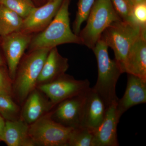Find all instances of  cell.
<instances>
[{"instance_id": "obj_1", "label": "cell", "mask_w": 146, "mask_h": 146, "mask_svg": "<svg viewBox=\"0 0 146 146\" xmlns=\"http://www.w3.org/2000/svg\"><path fill=\"white\" fill-rule=\"evenodd\" d=\"M108 46L100 38L92 49L96 58L98 78L93 89L104 102L106 108L119 98L116 95V87L120 76L123 74L119 63L110 57Z\"/></svg>"}, {"instance_id": "obj_2", "label": "cell", "mask_w": 146, "mask_h": 146, "mask_svg": "<svg viewBox=\"0 0 146 146\" xmlns=\"http://www.w3.org/2000/svg\"><path fill=\"white\" fill-rule=\"evenodd\" d=\"M70 0H63L54 18L40 33L31 39V51L41 48L51 49L69 43L82 44L79 35L75 34L70 25L69 7Z\"/></svg>"}, {"instance_id": "obj_3", "label": "cell", "mask_w": 146, "mask_h": 146, "mask_svg": "<svg viewBox=\"0 0 146 146\" xmlns=\"http://www.w3.org/2000/svg\"><path fill=\"white\" fill-rule=\"evenodd\" d=\"M137 24L119 20L111 24L104 31L100 38L113 50L115 59L123 73L129 51L143 30Z\"/></svg>"}, {"instance_id": "obj_4", "label": "cell", "mask_w": 146, "mask_h": 146, "mask_svg": "<svg viewBox=\"0 0 146 146\" xmlns=\"http://www.w3.org/2000/svg\"><path fill=\"white\" fill-rule=\"evenodd\" d=\"M121 20L110 0H96L87 18L86 26L79 34L82 42L92 49L106 29L112 23Z\"/></svg>"}, {"instance_id": "obj_5", "label": "cell", "mask_w": 146, "mask_h": 146, "mask_svg": "<svg viewBox=\"0 0 146 146\" xmlns=\"http://www.w3.org/2000/svg\"><path fill=\"white\" fill-rule=\"evenodd\" d=\"M50 49L31 51L25 58L16 73L14 91L21 102L25 100L35 90L37 80Z\"/></svg>"}, {"instance_id": "obj_6", "label": "cell", "mask_w": 146, "mask_h": 146, "mask_svg": "<svg viewBox=\"0 0 146 146\" xmlns=\"http://www.w3.org/2000/svg\"><path fill=\"white\" fill-rule=\"evenodd\" d=\"M73 129L61 125L51 116H43L29 125V133L35 146H68Z\"/></svg>"}, {"instance_id": "obj_7", "label": "cell", "mask_w": 146, "mask_h": 146, "mask_svg": "<svg viewBox=\"0 0 146 146\" xmlns=\"http://www.w3.org/2000/svg\"><path fill=\"white\" fill-rule=\"evenodd\" d=\"M90 87L88 80H77L65 74L51 82L40 84L39 89L56 105L64 100L85 92Z\"/></svg>"}, {"instance_id": "obj_8", "label": "cell", "mask_w": 146, "mask_h": 146, "mask_svg": "<svg viewBox=\"0 0 146 146\" xmlns=\"http://www.w3.org/2000/svg\"><path fill=\"white\" fill-rule=\"evenodd\" d=\"M88 90L58 104L51 116L52 119L66 127L74 129L82 126L84 109Z\"/></svg>"}, {"instance_id": "obj_9", "label": "cell", "mask_w": 146, "mask_h": 146, "mask_svg": "<svg viewBox=\"0 0 146 146\" xmlns=\"http://www.w3.org/2000/svg\"><path fill=\"white\" fill-rule=\"evenodd\" d=\"M31 39L29 33L21 31L3 37L2 46L11 80L15 79L20 60Z\"/></svg>"}, {"instance_id": "obj_10", "label": "cell", "mask_w": 146, "mask_h": 146, "mask_svg": "<svg viewBox=\"0 0 146 146\" xmlns=\"http://www.w3.org/2000/svg\"><path fill=\"white\" fill-rule=\"evenodd\" d=\"M117 102H114L106 108L102 122L93 130V146H119L117 127L120 117L117 111Z\"/></svg>"}, {"instance_id": "obj_11", "label": "cell", "mask_w": 146, "mask_h": 146, "mask_svg": "<svg viewBox=\"0 0 146 146\" xmlns=\"http://www.w3.org/2000/svg\"><path fill=\"white\" fill-rule=\"evenodd\" d=\"M63 1H48L44 5L35 7L24 19L21 31L29 33L42 31L54 18Z\"/></svg>"}, {"instance_id": "obj_12", "label": "cell", "mask_w": 146, "mask_h": 146, "mask_svg": "<svg viewBox=\"0 0 146 146\" xmlns=\"http://www.w3.org/2000/svg\"><path fill=\"white\" fill-rule=\"evenodd\" d=\"M146 103V80L137 76L127 74L125 92L118 99L117 109L120 118L130 108Z\"/></svg>"}, {"instance_id": "obj_13", "label": "cell", "mask_w": 146, "mask_h": 146, "mask_svg": "<svg viewBox=\"0 0 146 146\" xmlns=\"http://www.w3.org/2000/svg\"><path fill=\"white\" fill-rule=\"evenodd\" d=\"M146 30H143L129 52L125 73L146 80Z\"/></svg>"}, {"instance_id": "obj_14", "label": "cell", "mask_w": 146, "mask_h": 146, "mask_svg": "<svg viewBox=\"0 0 146 146\" xmlns=\"http://www.w3.org/2000/svg\"><path fill=\"white\" fill-rule=\"evenodd\" d=\"M106 110L99 95L90 87L86 93L82 126L92 130L96 128L104 119Z\"/></svg>"}, {"instance_id": "obj_15", "label": "cell", "mask_w": 146, "mask_h": 146, "mask_svg": "<svg viewBox=\"0 0 146 146\" xmlns=\"http://www.w3.org/2000/svg\"><path fill=\"white\" fill-rule=\"evenodd\" d=\"M68 59L60 55L56 47L51 49L39 74L37 84L53 81L64 74L69 68Z\"/></svg>"}, {"instance_id": "obj_16", "label": "cell", "mask_w": 146, "mask_h": 146, "mask_svg": "<svg viewBox=\"0 0 146 146\" xmlns=\"http://www.w3.org/2000/svg\"><path fill=\"white\" fill-rule=\"evenodd\" d=\"M23 119L5 122L2 140L8 146H34L29 135V127Z\"/></svg>"}, {"instance_id": "obj_17", "label": "cell", "mask_w": 146, "mask_h": 146, "mask_svg": "<svg viewBox=\"0 0 146 146\" xmlns=\"http://www.w3.org/2000/svg\"><path fill=\"white\" fill-rule=\"evenodd\" d=\"M23 112V119L28 124L33 123L54 106L45 99L40 92L35 89L26 99Z\"/></svg>"}, {"instance_id": "obj_18", "label": "cell", "mask_w": 146, "mask_h": 146, "mask_svg": "<svg viewBox=\"0 0 146 146\" xmlns=\"http://www.w3.org/2000/svg\"><path fill=\"white\" fill-rule=\"evenodd\" d=\"M24 19L16 12L0 5V36L21 31Z\"/></svg>"}, {"instance_id": "obj_19", "label": "cell", "mask_w": 146, "mask_h": 146, "mask_svg": "<svg viewBox=\"0 0 146 146\" xmlns=\"http://www.w3.org/2000/svg\"><path fill=\"white\" fill-rule=\"evenodd\" d=\"M94 133L92 129L81 126L73 129L68 146H93Z\"/></svg>"}, {"instance_id": "obj_20", "label": "cell", "mask_w": 146, "mask_h": 146, "mask_svg": "<svg viewBox=\"0 0 146 146\" xmlns=\"http://www.w3.org/2000/svg\"><path fill=\"white\" fill-rule=\"evenodd\" d=\"M96 0H79L78 11L75 21L73 23V32L78 35L82 25L86 21L91 8Z\"/></svg>"}, {"instance_id": "obj_21", "label": "cell", "mask_w": 146, "mask_h": 146, "mask_svg": "<svg viewBox=\"0 0 146 146\" xmlns=\"http://www.w3.org/2000/svg\"><path fill=\"white\" fill-rule=\"evenodd\" d=\"M0 3L16 12L23 19L35 7L33 0H0Z\"/></svg>"}, {"instance_id": "obj_22", "label": "cell", "mask_w": 146, "mask_h": 146, "mask_svg": "<svg viewBox=\"0 0 146 146\" xmlns=\"http://www.w3.org/2000/svg\"><path fill=\"white\" fill-rule=\"evenodd\" d=\"M110 1L115 12L122 21L136 24L132 17L133 5L131 0Z\"/></svg>"}, {"instance_id": "obj_23", "label": "cell", "mask_w": 146, "mask_h": 146, "mask_svg": "<svg viewBox=\"0 0 146 146\" xmlns=\"http://www.w3.org/2000/svg\"><path fill=\"white\" fill-rule=\"evenodd\" d=\"M19 108L11 96L0 95V115L4 119L11 121L16 120Z\"/></svg>"}, {"instance_id": "obj_24", "label": "cell", "mask_w": 146, "mask_h": 146, "mask_svg": "<svg viewBox=\"0 0 146 146\" xmlns=\"http://www.w3.org/2000/svg\"><path fill=\"white\" fill-rule=\"evenodd\" d=\"M132 17L135 23L141 29H146V1L133 5Z\"/></svg>"}, {"instance_id": "obj_25", "label": "cell", "mask_w": 146, "mask_h": 146, "mask_svg": "<svg viewBox=\"0 0 146 146\" xmlns=\"http://www.w3.org/2000/svg\"><path fill=\"white\" fill-rule=\"evenodd\" d=\"M11 80L5 71L0 68V95L11 97L13 93Z\"/></svg>"}, {"instance_id": "obj_26", "label": "cell", "mask_w": 146, "mask_h": 146, "mask_svg": "<svg viewBox=\"0 0 146 146\" xmlns=\"http://www.w3.org/2000/svg\"><path fill=\"white\" fill-rule=\"evenodd\" d=\"M5 125V122L3 118L0 115V141L2 140L3 132Z\"/></svg>"}, {"instance_id": "obj_27", "label": "cell", "mask_w": 146, "mask_h": 146, "mask_svg": "<svg viewBox=\"0 0 146 146\" xmlns=\"http://www.w3.org/2000/svg\"><path fill=\"white\" fill-rule=\"evenodd\" d=\"M133 5L143 2L146 1V0H131Z\"/></svg>"}, {"instance_id": "obj_28", "label": "cell", "mask_w": 146, "mask_h": 146, "mask_svg": "<svg viewBox=\"0 0 146 146\" xmlns=\"http://www.w3.org/2000/svg\"><path fill=\"white\" fill-rule=\"evenodd\" d=\"M4 64V61L3 60V58L1 55V53H0V66H2Z\"/></svg>"}, {"instance_id": "obj_29", "label": "cell", "mask_w": 146, "mask_h": 146, "mask_svg": "<svg viewBox=\"0 0 146 146\" xmlns=\"http://www.w3.org/2000/svg\"><path fill=\"white\" fill-rule=\"evenodd\" d=\"M33 1H34L35 2L38 3H44L46 0H33Z\"/></svg>"}, {"instance_id": "obj_30", "label": "cell", "mask_w": 146, "mask_h": 146, "mask_svg": "<svg viewBox=\"0 0 146 146\" xmlns=\"http://www.w3.org/2000/svg\"><path fill=\"white\" fill-rule=\"evenodd\" d=\"M53 1V0H47V1Z\"/></svg>"}, {"instance_id": "obj_31", "label": "cell", "mask_w": 146, "mask_h": 146, "mask_svg": "<svg viewBox=\"0 0 146 146\" xmlns=\"http://www.w3.org/2000/svg\"><path fill=\"white\" fill-rule=\"evenodd\" d=\"M0 5H1V3H0Z\"/></svg>"}]
</instances>
